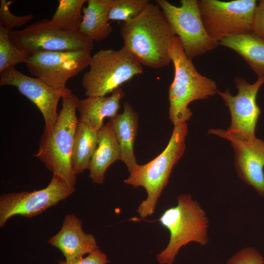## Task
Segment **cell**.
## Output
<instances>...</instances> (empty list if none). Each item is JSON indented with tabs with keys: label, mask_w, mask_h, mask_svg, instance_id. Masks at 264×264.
Instances as JSON below:
<instances>
[{
	"label": "cell",
	"mask_w": 264,
	"mask_h": 264,
	"mask_svg": "<svg viewBox=\"0 0 264 264\" xmlns=\"http://www.w3.org/2000/svg\"><path fill=\"white\" fill-rule=\"evenodd\" d=\"M149 3V0H113L109 20L128 22L139 14Z\"/></svg>",
	"instance_id": "cell-24"
},
{
	"label": "cell",
	"mask_w": 264,
	"mask_h": 264,
	"mask_svg": "<svg viewBox=\"0 0 264 264\" xmlns=\"http://www.w3.org/2000/svg\"><path fill=\"white\" fill-rule=\"evenodd\" d=\"M86 0H59L52 19L53 25L64 30L78 31L83 19L82 10Z\"/></svg>",
	"instance_id": "cell-22"
},
{
	"label": "cell",
	"mask_w": 264,
	"mask_h": 264,
	"mask_svg": "<svg viewBox=\"0 0 264 264\" xmlns=\"http://www.w3.org/2000/svg\"><path fill=\"white\" fill-rule=\"evenodd\" d=\"M170 233L166 248L156 256L160 264H172L180 249L191 242L206 245L209 221L199 203L188 194L177 197V204L165 210L158 219Z\"/></svg>",
	"instance_id": "cell-5"
},
{
	"label": "cell",
	"mask_w": 264,
	"mask_h": 264,
	"mask_svg": "<svg viewBox=\"0 0 264 264\" xmlns=\"http://www.w3.org/2000/svg\"><path fill=\"white\" fill-rule=\"evenodd\" d=\"M125 93L121 88L108 96H89L78 101L79 122L99 131L104 126L106 117L115 116L120 109V102Z\"/></svg>",
	"instance_id": "cell-16"
},
{
	"label": "cell",
	"mask_w": 264,
	"mask_h": 264,
	"mask_svg": "<svg viewBox=\"0 0 264 264\" xmlns=\"http://www.w3.org/2000/svg\"><path fill=\"white\" fill-rule=\"evenodd\" d=\"M109 261L106 255L99 249H97L85 257H82L71 262L61 261L59 264H107Z\"/></svg>",
	"instance_id": "cell-27"
},
{
	"label": "cell",
	"mask_w": 264,
	"mask_h": 264,
	"mask_svg": "<svg viewBox=\"0 0 264 264\" xmlns=\"http://www.w3.org/2000/svg\"><path fill=\"white\" fill-rule=\"evenodd\" d=\"M219 44L235 51L248 64L258 78H264V39L252 31L227 37Z\"/></svg>",
	"instance_id": "cell-19"
},
{
	"label": "cell",
	"mask_w": 264,
	"mask_h": 264,
	"mask_svg": "<svg viewBox=\"0 0 264 264\" xmlns=\"http://www.w3.org/2000/svg\"><path fill=\"white\" fill-rule=\"evenodd\" d=\"M74 192L62 177L53 174L48 185L43 189L3 194L0 196V227L14 216L31 218L38 215Z\"/></svg>",
	"instance_id": "cell-11"
},
{
	"label": "cell",
	"mask_w": 264,
	"mask_h": 264,
	"mask_svg": "<svg viewBox=\"0 0 264 264\" xmlns=\"http://www.w3.org/2000/svg\"><path fill=\"white\" fill-rule=\"evenodd\" d=\"M47 242L59 249L68 262L98 249L93 236L84 232L81 220L74 214L66 216L60 230Z\"/></svg>",
	"instance_id": "cell-15"
},
{
	"label": "cell",
	"mask_w": 264,
	"mask_h": 264,
	"mask_svg": "<svg viewBox=\"0 0 264 264\" xmlns=\"http://www.w3.org/2000/svg\"><path fill=\"white\" fill-rule=\"evenodd\" d=\"M234 83L238 89L237 95H232L228 88L223 91H217L230 113L231 124L227 130L254 137L261 112L256 99L259 90L264 84V78H258L255 83L249 84L244 78L237 77Z\"/></svg>",
	"instance_id": "cell-13"
},
{
	"label": "cell",
	"mask_w": 264,
	"mask_h": 264,
	"mask_svg": "<svg viewBox=\"0 0 264 264\" xmlns=\"http://www.w3.org/2000/svg\"><path fill=\"white\" fill-rule=\"evenodd\" d=\"M98 140V131L79 122L71 156L73 169L76 175L88 169L91 158L97 146Z\"/></svg>",
	"instance_id": "cell-21"
},
{
	"label": "cell",
	"mask_w": 264,
	"mask_h": 264,
	"mask_svg": "<svg viewBox=\"0 0 264 264\" xmlns=\"http://www.w3.org/2000/svg\"><path fill=\"white\" fill-rule=\"evenodd\" d=\"M0 74V86L15 87L33 103L43 116L44 131H49L58 118V102L65 90H56L40 79L24 75L15 67L9 68Z\"/></svg>",
	"instance_id": "cell-14"
},
{
	"label": "cell",
	"mask_w": 264,
	"mask_h": 264,
	"mask_svg": "<svg viewBox=\"0 0 264 264\" xmlns=\"http://www.w3.org/2000/svg\"><path fill=\"white\" fill-rule=\"evenodd\" d=\"M10 31L0 25V73L9 68L15 67L18 64H26L32 54L11 42Z\"/></svg>",
	"instance_id": "cell-23"
},
{
	"label": "cell",
	"mask_w": 264,
	"mask_h": 264,
	"mask_svg": "<svg viewBox=\"0 0 264 264\" xmlns=\"http://www.w3.org/2000/svg\"><path fill=\"white\" fill-rule=\"evenodd\" d=\"M187 133L186 122L174 125L168 145L162 153L145 164H137L129 176L124 180L125 183L134 187L142 186L147 192V198L141 202L137 210L141 218L154 213L174 165L184 152Z\"/></svg>",
	"instance_id": "cell-4"
},
{
	"label": "cell",
	"mask_w": 264,
	"mask_h": 264,
	"mask_svg": "<svg viewBox=\"0 0 264 264\" xmlns=\"http://www.w3.org/2000/svg\"><path fill=\"white\" fill-rule=\"evenodd\" d=\"M156 2L177 35L188 58L192 60L218 46L205 30L198 0H181L179 6L166 0H157Z\"/></svg>",
	"instance_id": "cell-9"
},
{
	"label": "cell",
	"mask_w": 264,
	"mask_h": 264,
	"mask_svg": "<svg viewBox=\"0 0 264 264\" xmlns=\"http://www.w3.org/2000/svg\"><path fill=\"white\" fill-rule=\"evenodd\" d=\"M113 0H88L83 8V19L79 31L93 41H102L113 32L109 13Z\"/></svg>",
	"instance_id": "cell-20"
},
{
	"label": "cell",
	"mask_w": 264,
	"mask_h": 264,
	"mask_svg": "<svg viewBox=\"0 0 264 264\" xmlns=\"http://www.w3.org/2000/svg\"><path fill=\"white\" fill-rule=\"evenodd\" d=\"M252 31L264 39V0L259 1L252 25Z\"/></svg>",
	"instance_id": "cell-28"
},
{
	"label": "cell",
	"mask_w": 264,
	"mask_h": 264,
	"mask_svg": "<svg viewBox=\"0 0 264 264\" xmlns=\"http://www.w3.org/2000/svg\"><path fill=\"white\" fill-rule=\"evenodd\" d=\"M89 66L82 78L88 97L106 96L144 72L142 66L123 46L99 50L91 56Z\"/></svg>",
	"instance_id": "cell-6"
},
{
	"label": "cell",
	"mask_w": 264,
	"mask_h": 264,
	"mask_svg": "<svg viewBox=\"0 0 264 264\" xmlns=\"http://www.w3.org/2000/svg\"><path fill=\"white\" fill-rule=\"evenodd\" d=\"M208 133L229 140L235 154L238 176L264 197V141L254 137L222 129H210Z\"/></svg>",
	"instance_id": "cell-12"
},
{
	"label": "cell",
	"mask_w": 264,
	"mask_h": 264,
	"mask_svg": "<svg viewBox=\"0 0 264 264\" xmlns=\"http://www.w3.org/2000/svg\"><path fill=\"white\" fill-rule=\"evenodd\" d=\"M257 3L256 0H198L205 30L218 44L227 37L252 31Z\"/></svg>",
	"instance_id": "cell-7"
},
{
	"label": "cell",
	"mask_w": 264,
	"mask_h": 264,
	"mask_svg": "<svg viewBox=\"0 0 264 264\" xmlns=\"http://www.w3.org/2000/svg\"><path fill=\"white\" fill-rule=\"evenodd\" d=\"M62 108L57 120L39 141L37 153L34 154L53 174L62 177L75 191L76 175L71 162L75 135L79 120L76 112L79 99L68 88L62 97Z\"/></svg>",
	"instance_id": "cell-2"
},
{
	"label": "cell",
	"mask_w": 264,
	"mask_h": 264,
	"mask_svg": "<svg viewBox=\"0 0 264 264\" xmlns=\"http://www.w3.org/2000/svg\"><path fill=\"white\" fill-rule=\"evenodd\" d=\"M11 3V1H7L6 0H0V25L9 30L25 25L34 18L32 14L23 16L14 15L9 8Z\"/></svg>",
	"instance_id": "cell-25"
},
{
	"label": "cell",
	"mask_w": 264,
	"mask_h": 264,
	"mask_svg": "<svg viewBox=\"0 0 264 264\" xmlns=\"http://www.w3.org/2000/svg\"><path fill=\"white\" fill-rule=\"evenodd\" d=\"M123 111L111 118L112 127L120 149V160L131 173L137 165L133 145L138 129V115L132 106L125 102Z\"/></svg>",
	"instance_id": "cell-18"
},
{
	"label": "cell",
	"mask_w": 264,
	"mask_h": 264,
	"mask_svg": "<svg viewBox=\"0 0 264 264\" xmlns=\"http://www.w3.org/2000/svg\"><path fill=\"white\" fill-rule=\"evenodd\" d=\"M226 264H264V259L258 250L249 247L232 256Z\"/></svg>",
	"instance_id": "cell-26"
},
{
	"label": "cell",
	"mask_w": 264,
	"mask_h": 264,
	"mask_svg": "<svg viewBox=\"0 0 264 264\" xmlns=\"http://www.w3.org/2000/svg\"><path fill=\"white\" fill-rule=\"evenodd\" d=\"M91 51H40L32 54L26 63L33 76L53 88L64 91L66 84L89 65Z\"/></svg>",
	"instance_id": "cell-10"
},
{
	"label": "cell",
	"mask_w": 264,
	"mask_h": 264,
	"mask_svg": "<svg viewBox=\"0 0 264 264\" xmlns=\"http://www.w3.org/2000/svg\"><path fill=\"white\" fill-rule=\"evenodd\" d=\"M120 159V149L110 121L98 131L97 146L91 158L88 170L92 182L103 184L108 168Z\"/></svg>",
	"instance_id": "cell-17"
},
{
	"label": "cell",
	"mask_w": 264,
	"mask_h": 264,
	"mask_svg": "<svg viewBox=\"0 0 264 264\" xmlns=\"http://www.w3.org/2000/svg\"><path fill=\"white\" fill-rule=\"evenodd\" d=\"M123 47L143 66L161 68L170 65L171 43L175 31L158 5L149 3L120 28Z\"/></svg>",
	"instance_id": "cell-1"
},
{
	"label": "cell",
	"mask_w": 264,
	"mask_h": 264,
	"mask_svg": "<svg viewBox=\"0 0 264 264\" xmlns=\"http://www.w3.org/2000/svg\"><path fill=\"white\" fill-rule=\"evenodd\" d=\"M170 54L174 76L169 89V114L175 125L190 119L192 112L188 105L191 102L208 99L217 94L218 89L215 81L197 70L176 36L171 43Z\"/></svg>",
	"instance_id": "cell-3"
},
{
	"label": "cell",
	"mask_w": 264,
	"mask_h": 264,
	"mask_svg": "<svg viewBox=\"0 0 264 264\" xmlns=\"http://www.w3.org/2000/svg\"><path fill=\"white\" fill-rule=\"evenodd\" d=\"M9 39L17 47L32 54L40 51H92L93 41L80 31L58 27L43 19L22 30L10 31Z\"/></svg>",
	"instance_id": "cell-8"
}]
</instances>
